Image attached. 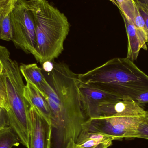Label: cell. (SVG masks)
Segmentation results:
<instances>
[{"label":"cell","instance_id":"cell-1","mask_svg":"<svg viewBox=\"0 0 148 148\" xmlns=\"http://www.w3.org/2000/svg\"><path fill=\"white\" fill-rule=\"evenodd\" d=\"M42 72L49 84L43 96L51 113V148H70L87 120L80 100L78 75L65 63L54 61L49 71Z\"/></svg>","mask_w":148,"mask_h":148},{"label":"cell","instance_id":"cell-2","mask_svg":"<svg viewBox=\"0 0 148 148\" xmlns=\"http://www.w3.org/2000/svg\"><path fill=\"white\" fill-rule=\"evenodd\" d=\"M79 82L117 96L123 99L136 97L148 91V75L128 58H114L84 74Z\"/></svg>","mask_w":148,"mask_h":148},{"label":"cell","instance_id":"cell-3","mask_svg":"<svg viewBox=\"0 0 148 148\" xmlns=\"http://www.w3.org/2000/svg\"><path fill=\"white\" fill-rule=\"evenodd\" d=\"M27 3L35 26L34 58L41 65L54 61L64 50V42L70 29L68 20L47 0H29Z\"/></svg>","mask_w":148,"mask_h":148},{"label":"cell","instance_id":"cell-4","mask_svg":"<svg viewBox=\"0 0 148 148\" xmlns=\"http://www.w3.org/2000/svg\"><path fill=\"white\" fill-rule=\"evenodd\" d=\"M0 62L3 72L0 77L5 86L8 104L7 111L10 127L18 136L21 143L29 147L30 106L24 97L25 84L17 62L10 57L8 49L0 45Z\"/></svg>","mask_w":148,"mask_h":148},{"label":"cell","instance_id":"cell-5","mask_svg":"<svg viewBox=\"0 0 148 148\" xmlns=\"http://www.w3.org/2000/svg\"><path fill=\"white\" fill-rule=\"evenodd\" d=\"M15 46L27 54L36 55V36L34 16L26 0H18L10 14Z\"/></svg>","mask_w":148,"mask_h":148},{"label":"cell","instance_id":"cell-6","mask_svg":"<svg viewBox=\"0 0 148 148\" xmlns=\"http://www.w3.org/2000/svg\"><path fill=\"white\" fill-rule=\"evenodd\" d=\"M141 117L117 116L88 118L83 124V129L104 135L113 140L134 139Z\"/></svg>","mask_w":148,"mask_h":148},{"label":"cell","instance_id":"cell-7","mask_svg":"<svg viewBox=\"0 0 148 148\" xmlns=\"http://www.w3.org/2000/svg\"><path fill=\"white\" fill-rule=\"evenodd\" d=\"M146 110L134 100L121 99L101 103L89 118L109 116H125L141 117Z\"/></svg>","mask_w":148,"mask_h":148},{"label":"cell","instance_id":"cell-8","mask_svg":"<svg viewBox=\"0 0 148 148\" xmlns=\"http://www.w3.org/2000/svg\"><path fill=\"white\" fill-rule=\"evenodd\" d=\"M30 135L29 148H51V124L36 109L29 108Z\"/></svg>","mask_w":148,"mask_h":148},{"label":"cell","instance_id":"cell-9","mask_svg":"<svg viewBox=\"0 0 148 148\" xmlns=\"http://www.w3.org/2000/svg\"><path fill=\"white\" fill-rule=\"evenodd\" d=\"M80 100L84 112L88 118L101 103L123 99L117 96L79 82Z\"/></svg>","mask_w":148,"mask_h":148},{"label":"cell","instance_id":"cell-10","mask_svg":"<svg viewBox=\"0 0 148 148\" xmlns=\"http://www.w3.org/2000/svg\"><path fill=\"white\" fill-rule=\"evenodd\" d=\"M24 97L30 107H32L51 124V113L46 98L30 83L27 82L24 88Z\"/></svg>","mask_w":148,"mask_h":148},{"label":"cell","instance_id":"cell-11","mask_svg":"<svg viewBox=\"0 0 148 148\" xmlns=\"http://www.w3.org/2000/svg\"><path fill=\"white\" fill-rule=\"evenodd\" d=\"M20 70L26 82L32 84L43 95L44 90L49 84L42 72V69L34 63L21 64L20 66Z\"/></svg>","mask_w":148,"mask_h":148},{"label":"cell","instance_id":"cell-12","mask_svg":"<svg viewBox=\"0 0 148 148\" xmlns=\"http://www.w3.org/2000/svg\"><path fill=\"white\" fill-rule=\"evenodd\" d=\"M121 12V11H120ZM126 27L128 37L127 58L134 62L137 60L142 45L136 28L132 21L121 12Z\"/></svg>","mask_w":148,"mask_h":148},{"label":"cell","instance_id":"cell-13","mask_svg":"<svg viewBox=\"0 0 148 148\" xmlns=\"http://www.w3.org/2000/svg\"><path fill=\"white\" fill-rule=\"evenodd\" d=\"M18 0H7L0 10V39L10 41L13 39V31L10 14Z\"/></svg>","mask_w":148,"mask_h":148},{"label":"cell","instance_id":"cell-14","mask_svg":"<svg viewBox=\"0 0 148 148\" xmlns=\"http://www.w3.org/2000/svg\"><path fill=\"white\" fill-rule=\"evenodd\" d=\"M20 139L11 127L0 130V148H12L20 145Z\"/></svg>","mask_w":148,"mask_h":148},{"label":"cell","instance_id":"cell-15","mask_svg":"<svg viewBox=\"0 0 148 148\" xmlns=\"http://www.w3.org/2000/svg\"><path fill=\"white\" fill-rule=\"evenodd\" d=\"M120 11L132 20L136 4L134 0H115Z\"/></svg>","mask_w":148,"mask_h":148},{"label":"cell","instance_id":"cell-16","mask_svg":"<svg viewBox=\"0 0 148 148\" xmlns=\"http://www.w3.org/2000/svg\"><path fill=\"white\" fill-rule=\"evenodd\" d=\"M135 138L148 140V110H146L144 115L141 117Z\"/></svg>","mask_w":148,"mask_h":148},{"label":"cell","instance_id":"cell-17","mask_svg":"<svg viewBox=\"0 0 148 148\" xmlns=\"http://www.w3.org/2000/svg\"><path fill=\"white\" fill-rule=\"evenodd\" d=\"M131 21H132L137 31L143 33L144 32L147 34L144 19L139 12L136 5L133 18Z\"/></svg>","mask_w":148,"mask_h":148},{"label":"cell","instance_id":"cell-18","mask_svg":"<svg viewBox=\"0 0 148 148\" xmlns=\"http://www.w3.org/2000/svg\"><path fill=\"white\" fill-rule=\"evenodd\" d=\"M0 107L8 110V104L5 86L0 77Z\"/></svg>","mask_w":148,"mask_h":148},{"label":"cell","instance_id":"cell-19","mask_svg":"<svg viewBox=\"0 0 148 148\" xmlns=\"http://www.w3.org/2000/svg\"><path fill=\"white\" fill-rule=\"evenodd\" d=\"M9 127L10 125L7 110L0 107V130Z\"/></svg>","mask_w":148,"mask_h":148},{"label":"cell","instance_id":"cell-20","mask_svg":"<svg viewBox=\"0 0 148 148\" xmlns=\"http://www.w3.org/2000/svg\"><path fill=\"white\" fill-rule=\"evenodd\" d=\"M136 4L137 6L139 12L142 16L143 18L144 19L145 23V27H146V31H147V35L148 36V8H146L143 5L139 3H135Z\"/></svg>","mask_w":148,"mask_h":148},{"label":"cell","instance_id":"cell-21","mask_svg":"<svg viewBox=\"0 0 148 148\" xmlns=\"http://www.w3.org/2000/svg\"><path fill=\"white\" fill-rule=\"evenodd\" d=\"M134 101L140 104L148 103V91L143 92L137 96Z\"/></svg>","mask_w":148,"mask_h":148},{"label":"cell","instance_id":"cell-22","mask_svg":"<svg viewBox=\"0 0 148 148\" xmlns=\"http://www.w3.org/2000/svg\"><path fill=\"white\" fill-rule=\"evenodd\" d=\"M113 141L109 140L108 141L102 143H100L98 145L93 147H84V148H108L109 147H110L113 144L112 143Z\"/></svg>","mask_w":148,"mask_h":148},{"label":"cell","instance_id":"cell-23","mask_svg":"<svg viewBox=\"0 0 148 148\" xmlns=\"http://www.w3.org/2000/svg\"><path fill=\"white\" fill-rule=\"evenodd\" d=\"M135 2L141 4L148 8V0H134Z\"/></svg>","mask_w":148,"mask_h":148},{"label":"cell","instance_id":"cell-24","mask_svg":"<svg viewBox=\"0 0 148 148\" xmlns=\"http://www.w3.org/2000/svg\"><path fill=\"white\" fill-rule=\"evenodd\" d=\"M7 0H0V10L3 8Z\"/></svg>","mask_w":148,"mask_h":148},{"label":"cell","instance_id":"cell-25","mask_svg":"<svg viewBox=\"0 0 148 148\" xmlns=\"http://www.w3.org/2000/svg\"><path fill=\"white\" fill-rule=\"evenodd\" d=\"M3 72V68L2 65L0 62V75L2 74Z\"/></svg>","mask_w":148,"mask_h":148},{"label":"cell","instance_id":"cell-26","mask_svg":"<svg viewBox=\"0 0 148 148\" xmlns=\"http://www.w3.org/2000/svg\"><path fill=\"white\" fill-rule=\"evenodd\" d=\"M109 1H110L112 2L113 3H114V4H115V5H116V6H117V7H118V5H117V3H116V1L115 0H109Z\"/></svg>","mask_w":148,"mask_h":148},{"label":"cell","instance_id":"cell-27","mask_svg":"<svg viewBox=\"0 0 148 148\" xmlns=\"http://www.w3.org/2000/svg\"><path fill=\"white\" fill-rule=\"evenodd\" d=\"M147 45H148V42H147Z\"/></svg>","mask_w":148,"mask_h":148}]
</instances>
